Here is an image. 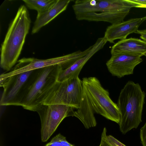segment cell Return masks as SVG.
I'll return each instance as SVG.
<instances>
[{"label": "cell", "mask_w": 146, "mask_h": 146, "mask_svg": "<svg viewBox=\"0 0 146 146\" xmlns=\"http://www.w3.org/2000/svg\"><path fill=\"white\" fill-rule=\"evenodd\" d=\"M79 108L74 111V116L79 119L87 129L95 127V113L119 123L120 113L117 104L110 97L108 90L105 89L96 77L84 78Z\"/></svg>", "instance_id": "cell-1"}, {"label": "cell", "mask_w": 146, "mask_h": 146, "mask_svg": "<svg viewBox=\"0 0 146 146\" xmlns=\"http://www.w3.org/2000/svg\"><path fill=\"white\" fill-rule=\"evenodd\" d=\"M135 4L130 0H77L72 5L79 21H104L116 24L123 21Z\"/></svg>", "instance_id": "cell-2"}, {"label": "cell", "mask_w": 146, "mask_h": 146, "mask_svg": "<svg viewBox=\"0 0 146 146\" xmlns=\"http://www.w3.org/2000/svg\"><path fill=\"white\" fill-rule=\"evenodd\" d=\"M31 19L24 5L19 8L10 23L1 48L0 66L4 70H11L21 54L29 33Z\"/></svg>", "instance_id": "cell-3"}, {"label": "cell", "mask_w": 146, "mask_h": 146, "mask_svg": "<svg viewBox=\"0 0 146 146\" xmlns=\"http://www.w3.org/2000/svg\"><path fill=\"white\" fill-rule=\"evenodd\" d=\"M62 69L61 65H56L34 70L20 94L17 106L36 111L44 94L57 81Z\"/></svg>", "instance_id": "cell-4"}, {"label": "cell", "mask_w": 146, "mask_h": 146, "mask_svg": "<svg viewBox=\"0 0 146 146\" xmlns=\"http://www.w3.org/2000/svg\"><path fill=\"white\" fill-rule=\"evenodd\" d=\"M145 93L138 83L129 81L121 90L117 105L120 113V130L123 134L137 128L142 121Z\"/></svg>", "instance_id": "cell-5"}, {"label": "cell", "mask_w": 146, "mask_h": 146, "mask_svg": "<svg viewBox=\"0 0 146 146\" xmlns=\"http://www.w3.org/2000/svg\"><path fill=\"white\" fill-rule=\"evenodd\" d=\"M82 88V81L79 77L57 81L44 94L40 105L62 104L77 109L79 107Z\"/></svg>", "instance_id": "cell-6"}, {"label": "cell", "mask_w": 146, "mask_h": 146, "mask_svg": "<svg viewBox=\"0 0 146 146\" xmlns=\"http://www.w3.org/2000/svg\"><path fill=\"white\" fill-rule=\"evenodd\" d=\"M89 51V49L88 48L83 51L79 50L63 56L46 59L24 58L19 60L17 64L9 71L1 74L0 80L23 72L52 66L61 65L63 69L86 55Z\"/></svg>", "instance_id": "cell-7"}, {"label": "cell", "mask_w": 146, "mask_h": 146, "mask_svg": "<svg viewBox=\"0 0 146 146\" xmlns=\"http://www.w3.org/2000/svg\"><path fill=\"white\" fill-rule=\"evenodd\" d=\"M74 108L62 104L41 105L36 111L41 122V138L42 142L47 141L66 117L74 116Z\"/></svg>", "instance_id": "cell-8"}, {"label": "cell", "mask_w": 146, "mask_h": 146, "mask_svg": "<svg viewBox=\"0 0 146 146\" xmlns=\"http://www.w3.org/2000/svg\"><path fill=\"white\" fill-rule=\"evenodd\" d=\"M34 70L21 73L0 80V86L3 88L1 106H17L20 94Z\"/></svg>", "instance_id": "cell-9"}, {"label": "cell", "mask_w": 146, "mask_h": 146, "mask_svg": "<svg viewBox=\"0 0 146 146\" xmlns=\"http://www.w3.org/2000/svg\"><path fill=\"white\" fill-rule=\"evenodd\" d=\"M142 61L141 57L138 56L119 53L111 55L106 65L113 76L121 78L133 74L135 67Z\"/></svg>", "instance_id": "cell-10"}, {"label": "cell", "mask_w": 146, "mask_h": 146, "mask_svg": "<svg viewBox=\"0 0 146 146\" xmlns=\"http://www.w3.org/2000/svg\"><path fill=\"white\" fill-rule=\"evenodd\" d=\"M146 20V16L129 19L118 23L111 25L107 28L104 37L107 42L114 43L117 39H126L129 35L135 33L139 26Z\"/></svg>", "instance_id": "cell-11"}, {"label": "cell", "mask_w": 146, "mask_h": 146, "mask_svg": "<svg viewBox=\"0 0 146 146\" xmlns=\"http://www.w3.org/2000/svg\"><path fill=\"white\" fill-rule=\"evenodd\" d=\"M107 42L104 37L98 38L87 54L76 60L67 68L62 69L60 70L57 81L61 82L78 77L85 64L96 53L103 48Z\"/></svg>", "instance_id": "cell-12"}, {"label": "cell", "mask_w": 146, "mask_h": 146, "mask_svg": "<svg viewBox=\"0 0 146 146\" xmlns=\"http://www.w3.org/2000/svg\"><path fill=\"white\" fill-rule=\"evenodd\" d=\"M111 55L125 53L146 56V41L133 38L120 40L111 47Z\"/></svg>", "instance_id": "cell-13"}, {"label": "cell", "mask_w": 146, "mask_h": 146, "mask_svg": "<svg viewBox=\"0 0 146 146\" xmlns=\"http://www.w3.org/2000/svg\"><path fill=\"white\" fill-rule=\"evenodd\" d=\"M70 0H57L50 9L45 12L37 14L33 27L31 33H37L40 29L66 9Z\"/></svg>", "instance_id": "cell-14"}, {"label": "cell", "mask_w": 146, "mask_h": 146, "mask_svg": "<svg viewBox=\"0 0 146 146\" xmlns=\"http://www.w3.org/2000/svg\"><path fill=\"white\" fill-rule=\"evenodd\" d=\"M57 0H23L29 9L36 10L37 14L42 13L50 9Z\"/></svg>", "instance_id": "cell-15"}, {"label": "cell", "mask_w": 146, "mask_h": 146, "mask_svg": "<svg viewBox=\"0 0 146 146\" xmlns=\"http://www.w3.org/2000/svg\"><path fill=\"white\" fill-rule=\"evenodd\" d=\"M140 136L143 146H146V122L140 129Z\"/></svg>", "instance_id": "cell-16"}, {"label": "cell", "mask_w": 146, "mask_h": 146, "mask_svg": "<svg viewBox=\"0 0 146 146\" xmlns=\"http://www.w3.org/2000/svg\"><path fill=\"white\" fill-rule=\"evenodd\" d=\"M106 132V128L104 127L102 133L101 140L99 146H108L106 140V137L107 135Z\"/></svg>", "instance_id": "cell-17"}, {"label": "cell", "mask_w": 146, "mask_h": 146, "mask_svg": "<svg viewBox=\"0 0 146 146\" xmlns=\"http://www.w3.org/2000/svg\"><path fill=\"white\" fill-rule=\"evenodd\" d=\"M135 4L136 7L146 8V0H130Z\"/></svg>", "instance_id": "cell-18"}, {"label": "cell", "mask_w": 146, "mask_h": 146, "mask_svg": "<svg viewBox=\"0 0 146 146\" xmlns=\"http://www.w3.org/2000/svg\"><path fill=\"white\" fill-rule=\"evenodd\" d=\"M62 146H74L69 143L67 140L66 137L62 135L60 133L58 134Z\"/></svg>", "instance_id": "cell-19"}, {"label": "cell", "mask_w": 146, "mask_h": 146, "mask_svg": "<svg viewBox=\"0 0 146 146\" xmlns=\"http://www.w3.org/2000/svg\"><path fill=\"white\" fill-rule=\"evenodd\" d=\"M135 33L140 35V38L146 41V29L142 30H138Z\"/></svg>", "instance_id": "cell-20"}, {"label": "cell", "mask_w": 146, "mask_h": 146, "mask_svg": "<svg viewBox=\"0 0 146 146\" xmlns=\"http://www.w3.org/2000/svg\"><path fill=\"white\" fill-rule=\"evenodd\" d=\"M108 136L113 142L119 146H126L113 136L109 135Z\"/></svg>", "instance_id": "cell-21"}]
</instances>
